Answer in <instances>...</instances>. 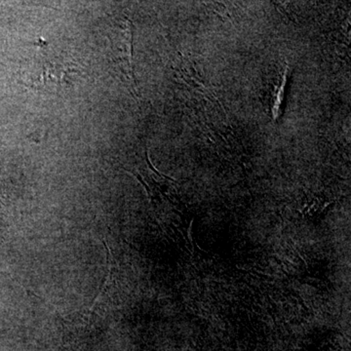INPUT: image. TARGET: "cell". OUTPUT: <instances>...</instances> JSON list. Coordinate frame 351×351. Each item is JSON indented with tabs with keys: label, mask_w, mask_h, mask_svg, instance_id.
I'll list each match as a JSON object with an SVG mask.
<instances>
[{
	"label": "cell",
	"mask_w": 351,
	"mask_h": 351,
	"mask_svg": "<svg viewBox=\"0 0 351 351\" xmlns=\"http://www.w3.org/2000/svg\"><path fill=\"white\" fill-rule=\"evenodd\" d=\"M288 73H284L283 76V82L282 84H281L280 90L277 92L276 101H274V110H272V112H274V119L277 120L280 117V115L282 114V104L284 100V88L286 86V83H287Z\"/></svg>",
	"instance_id": "obj_1"
}]
</instances>
